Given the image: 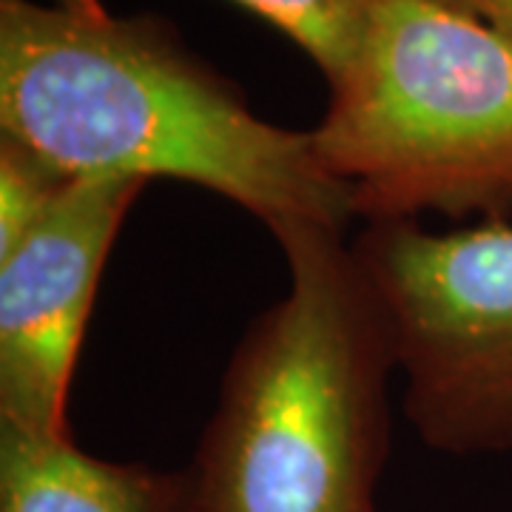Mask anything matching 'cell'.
I'll use <instances>...</instances> for the list:
<instances>
[{"instance_id":"cell-1","label":"cell","mask_w":512,"mask_h":512,"mask_svg":"<svg viewBox=\"0 0 512 512\" xmlns=\"http://www.w3.org/2000/svg\"><path fill=\"white\" fill-rule=\"evenodd\" d=\"M0 134L74 180L200 185L268 228L356 220L311 131L256 114L245 94L151 15L80 18L0 0Z\"/></svg>"},{"instance_id":"cell-2","label":"cell","mask_w":512,"mask_h":512,"mask_svg":"<svg viewBox=\"0 0 512 512\" xmlns=\"http://www.w3.org/2000/svg\"><path fill=\"white\" fill-rule=\"evenodd\" d=\"M288 291L248 325L202 430L191 512H379L396 336L353 242L316 222L268 228Z\"/></svg>"},{"instance_id":"cell-3","label":"cell","mask_w":512,"mask_h":512,"mask_svg":"<svg viewBox=\"0 0 512 512\" xmlns=\"http://www.w3.org/2000/svg\"><path fill=\"white\" fill-rule=\"evenodd\" d=\"M311 134L367 225L507 220L512 35L447 0H379L362 55Z\"/></svg>"},{"instance_id":"cell-4","label":"cell","mask_w":512,"mask_h":512,"mask_svg":"<svg viewBox=\"0 0 512 512\" xmlns=\"http://www.w3.org/2000/svg\"><path fill=\"white\" fill-rule=\"evenodd\" d=\"M353 251L390 316L416 436L450 456L512 453L510 222H370Z\"/></svg>"},{"instance_id":"cell-5","label":"cell","mask_w":512,"mask_h":512,"mask_svg":"<svg viewBox=\"0 0 512 512\" xmlns=\"http://www.w3.org/2000/svg\"><path fill=\"white\" fill-rule=\"evenodd\" d=\"M140 180H74L0 256V424L69 436L66 399L103 265Z\"/></svg>"},{"instance_id":"cell-6","label":"cell","mask_w":512,"mask_h":512,"mask_svg":"<svg viewBox=\"0 0 512 512\" xmlns=\"http://www.w3.org/2000/svg\"><path fill=\"white\" fill-rule=\"evenodd\" d=\"M0 512H191V481L0 424Z\"/></svg>"},{"instance_id":"cell-7","label":"cell","mask_w":512,"mask_h":512,"mask_svg":"<svg viewBox=\"0 0 512 512\" xmlns=\"http://www.w3.org/2000/svg\"><path fill=\"white\" fill-rule=\"evenodd\" d=\"M288 35L325 74L328 89L345 80L365 49L379 0H234Z\"/></svg>"},{"instance_id":"cell-8","label":"cell","mask_w":512,"mask_h":512,"mask_svg":"<svg viewBox=\"0 0 512 512\" xmlns=\"http://www.w3.org/2000/svg\"><path fill=\"white\" fill-rule=\"evenodd\" d=\"M74 185L63 168L0 134V256L9 254Z\"/></svg>"},{"instance_id":"cell-9","label":"cell","mask_w":512,"mask_h":512,"mask_svg":"<svg viewBox=\"0 0 512 512\" xmlns=\"http://www.w3.org/2000/svg\"><path fill=\"white\" fill-rule=\"evenodd\" d=\"M447 3H453L458 9L512 35V0H447Z\"/></svg>"},{"instance_id":"cell-10","label":"cell","mask_w":512,"mask_h":512,"mask_svg":"<svg viewBox=\"0 0 512 512\" xmlns=\"http://www.w3.org/2000/svg\"><path fill=\"white\" fill-rule=\"evenodd\" d=\"M52 6L63 9V12H72V15H80V18L109 15V9L103 6V0H52Z\"/></svg>"}]
</instances>
